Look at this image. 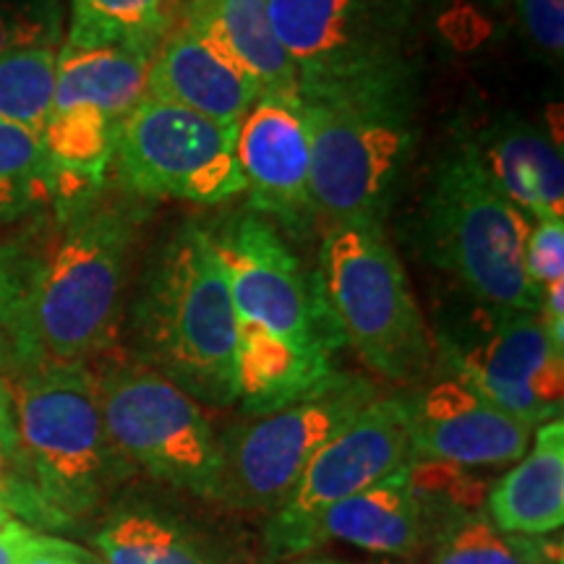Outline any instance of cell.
I'll return each mask as SVG.
<instances>
[{"label": "cell", "instance_id": "8fae6325", "mask_svg": "<svg viewBox=\"0 0 564 564\" xmlns=\"http://www.w3.org/2000/svg\"><path fill=\"white\" fill-rule=\"evenodd\" d=\"M236 139L238 123L144 97L118 131L112 183L141 202L223 204L243 194Z\"/></svg>", "mask_w": 564, "mask_h": 564}, {"label": "cell", "instance_id": "e0dca14e", "mask_svg": "<svg viewBox=\"0 0 564 564\" xmlns=\"http://www.w3.org/2000/svg\"><path fill=\"white\" fill-rule=\"evenodd\" d=\"M259 95L249 76L181 24L162 40L144 91L147 100L178 105L217 123H241Z\"/></svg>", "mask_w": 564, "mask_h": 564}, {"label": "cell", "instance_id": "6da1fadb", "mask_svg": "<svg viewBox=\"0 0 564 564\" xmlns=\"http://www.w3.org/2000/svg\"><path fill=\"white\" fill-rule=\"evenodd\" d=\"M150 202L108 183L0 238V335L13 369L89 366L116 348Z\"/></svg>", "mask_w": 564, "mask_h": 564}, {"label": "cell", "instance_id": "74e56055", "mask_svg": "<svg viewBox=\"0 0 564 564\" xmlns=\"http://www.w3.org/2000/svg\"><path fill=\"white\" fill-rule=\"evenodd\" d=\"M491 3H502V0H491Z\"/></svg>", "mask_w": 564, "mask_h": 564}, {"label": "cell", "instance_id": "ffe728a7", "mask_svg": "<svg viewBox=\"0 0 564 564\" xmlns=\"http://www.w3.org/2000/svg\"><path fill=\"white\" fill-rule=\"evenodd\" d=\"M484 512L499 531L549 535L564 525V421L535 429L533 447L489 486Z\"/></svg>", "mask_w": 564, "mask_h": 564}, {"label": "cell", "instance_id": "2e32d148", "mask_svg": "<svg viewBox=\"0 0 564 564\" xmlns=\"http://www.w3.org/2000/svg\"><path fill=\"white\" fill-rule=\"evenodd\" d=\"M408 413L413 460L460 468L507 465L520 460L533 440L531 423L505 413L457 377L408 398Z\"/></svg>", "mask_w": 564, "mask_h": 564}, {"label": "cell", "instance_id": "83f0119b", "mask_svg": "<svg viewBox=\"0 0 564 564\" xmlns=\"http://www.w3.org/2000/svg\"><path fill=\"white\" fill-rule=\"evenodd\" d=\"M514 6L535 51L560 58L564 51V0H514Z\"/></svg>", "mask_w": 564, "mask_h": 564}, {"label": "cell", "instance_id": "5bb4252c", "mask_svg": "<svg viewBox=\"0 0 564 564\" xmlns=\"http://www.w3.org/2000/svg\"><path fill=\"white\" fill-rule=\"evenodd\" d=\"M411 460L408 398H373L308 463L293 497L272 514L270 531L299 525L324 507L379 484Z\"/></svg>", "mask_w": 564, "mask_h": 564}, {"label": "cell", "instance_id": "d6a6232c", "mask_svg": "<svg viewBox=\"0 0 564 564\" xmlns=\"http://www.w3.org/2000/svg\"><path fill=\"white\" fill-rule=\"evenodd\" d=\"M17 460V426H13V405L9 382L0 373V465L11 470Z\"/></svg>", "mask_w": 564, "mask_h": 564}, {"label": "cell", "instance_id": "8992f818", "mask_svg": "<svg viewBox=\"0 0 564 564\" xmlns=\"http://www.w3.org/2000/svg\"><path fill=\"white\" fill-rule=\"evenodd\" d=\"M314 280L345 345L366 369L400 387L429 379L436 343L384 228H324Z\"/></svg>", "mask_w": 564, "mask_h": 564}, {"label": "cell", "instance_id": "3957f363", "mask_svg": "<svg viewBox=\"0 0 564 564\" xmlns=\"http://www.w3.org/2000/svg\"><path fill=\"white\" fill-rule=\"evenodd\" d=\"M6 382L17 426L3 491L9 512L68 528L137 474L108 440L89 366L13 369Z\"/></svg>", "mask_w": 564, "mask_h": 564}, {"label": "cell", "instance_id": "4316f807", "mask_svg": "<svg viewBox=\"0 0 564 564\" xmlns=\"http://www.w3.org/2000/svg\"><path fill=\"white\" fill-rule=\"evenodd\" d=\"M523 257L528 280L541 291L552 282L564 280V220H541L531 225Z\"/></svg>", "mask_w": 564, "mask_h": 564}, {"label": "cell", "instance_id": "9c48e42d", "mask_svg": "<svg viewBox=\"0 0 564 564\" xmlns=\"http://www.w3.org/2000/svg\"><path fill=\"white\" fill-rule=\"evenodd\" d=\"M415 0H267L301 97L413 84L408 37Z\"/></svg>", "mask_w": 564, "mask_h": 564}, {"label": "cell", "instance_id": "603a6c76", "mask_svg": "<svg viewBox=\"0 0 564 564\" xmlns=\"http://www.w3.org/2000/svg\"><path fill=\"white\" fill-rule=\"evenodd\" d=\"M53 194V165L42 133L0 123V228L37 215Z\"/></svg>", "mask_w": 564, "mask_h": 564}, {"label": "cell", "instance_id": "ba28073f", "mask_svg": "<svg viewBox=\"0 0 564 564\" xmlns=\"http://www.w3.org/2000/svg\"><path fill=\"white\" fill-rule=\"evenodd\" d=\"M89 369L102 426L118 455L154 481L204 499L215 497L220 436L192 394L116 348Z\"/></svg>", "mask_w": 564, "mask_h": 564}, {"label": "cell", "instance_id": "484cf974", "mask_svg": "<svg viewBox=\"0 0 564 564\" xmlns=\"http://www.w3.org/2000/svg\"><path fill=\"white\" fill-rule=\"evenodd\" d=\"M432 564H562V546L539 535L505 533L489 514L476 512L434 546Z\"/></svg>", "mask_w": 564, "mask_h": 564}, {"label": "cell", "instance_id": "30bf717a", "mask_svg": "<svg viewBox=\"0 0 564 564\" xmlns=\"http://www.w3.org/2000/svg\"><path fill=\"white\" fill-rule=\"evenodd\" d=\"M373 398L377 387L361 373L335 371L293 403L232 426L220 440L223 463L212 502L274 514L293 497L316 453Z\"/></svg>", "mask_w": 564, "mask_h": 564}, {"label": "cell", "instance_id": "44dd1931", "mask_svg": "<svg viewBox=\"0 0 564 564\" xmlns=\"http://www.w3.org/2000/svg\"><path fill=\"white\" fill-rule=\"evenodd\" d=\"M154 55L131 47H79L63 45L55 68L53 110L70 105H91L121 126L144 100L147 74Z\"/></svg>", "mask_w": 564, "mask_h": 564}, {"label": "cell", "instance_id": "d6986e66", "mask_svg": "<svg viewBox=\"0 0 564 564\" xmlns=\"http://www.w3.org/2000/svg\"><path fill=\"white\" fill-rule=\"evenodd\" d=\"M178 24L249 76L259 91L299 89L293 63L272 32L267 0H186Z\"/></svg>", "mask_w": 564, "mask_h": 564}, {"label": "cell", "instance_id": "836d02e7", "mask_svg": "<svg viewBox=\"0 0 564 564\" xmlns=\"http://www.w3.org/2000/svg\"><path fill=\"white\" fill-rule=\"evenodd\" d=\"M13 371V361H11V350H9V345H6V340H3V335H0V373H3V377H9V373Z\"/></svg>", "mask_w": 564, "mask_h": 564}, {"label": "cell", "instance_id": "5b68a950", "mask_svg": "<svg viewBox=\"0 0 564 564\" xmlns=\"http://www.w3.org/2000/svg\"><path fill=\"white\" fill-rule=\"evenodd\" d=\"M301 100L316 223L384 228L415 147L413 84Z\"/></svg>", "mask_w": 564, "mask_h": 564}, {"label": "cell", "instance_id": "ac0fdd59", "mask_svg": "<svg viewBox=\"0 0 564 564\" xmlns=\"http://www.w3.org/2000/svg\"><path fill=\"white\" fill-rule=\"evenodd\" d=\"M470 144L491 186L528 220H564L560 141L520 118H505L470 139Z\"/></svg>", "mask_w": 564, "mask_h": 564}, {"label": "cell", "instance_id": "277c9868", "mask_svg": "<svg viewBox=\"0 0 564 564\" xmlns=\"http://www.w3.org/2000/svg\"><path fill=\"white\" fill-rule=\"evenodd\" d=\"M131 356L199 405L238 403V329L209 228H175L147 264L131 306Z\"/></svg>", "mask_w": 564, "mask_h": 564}, {"label": "cell", "instance_id": "e575fe53", "mask_svg": "<svg viewBox=\"0 0 564 564\" xmlns=\"http://www.w3.org/2000/svg\"><path fill=\"white\" fill-rule=\"evenodd\" d=\"M6 478H9V468L0 465V502H3V491H6Z\"/></svg>", "mask_w": 564, "mask_h": 564}, {"label": "cell", "instance_id": "4fadbf2b", "mask_svg": "<svg viewBox=\"0 0 564 564\" xmlns=\"http://www.w3.org/2000/svg\"><path fill=\"white\" fill-rule=\"evenodd\" d=\"M236 160L249 209L295 236L316 223L312 207V144L299 89L262 91L238 123Z\"/></svg>", "mask_w": 564, "mask_h": 564}, {"label": "cell", "instance_id": "cb8c5ba5", "mask_svg": "<svg viewBox=\"0 0 564 564\" xmlns=\"http://www.w3.org/2000/svg\"><path fill=\"white\" fill-rule=\"evenodd\" d=\"M95 544L105 564H212L192 535L152 512L118 514Z\"/></svg>", "mask_w": 564, "mask_h": 564}, {"label": "cell", "instance_id": "d4e9b609", "mask_svg": "<svg viewBox=\"0 0 564 564\" xmlns=\"http://www.w3.org/2000/svg\"><path fill=\"white\" fill-rule=\"evenodd\" d=\"M58 51L47 42L17 47L0 58V123L42 133L53 112Z\"/></svg>", "mask_w": 564, "mask_h": 564}, {"label": "cell", "instance_id": "9a60e30c", "mask_svg": "<svg viewBox=\"0 0 564 564\" xmlns=\"http://www.w3.org/2000/svg\"><path fill=\"white\" fill-rule=\"evenodd\" d=\"M442 539L444 533L415 497L408 465L369 489L324 507L299 525L270 531V546L282 556L303 554L327 541L377 554L419 556L434 552Z\"/></svg>", "mask_w": 564, "mask_h": 564}, {"label": "cell", "instance_id": "f546056e", "mask_svg": "<svg viewBox=\"0 0 564 564\" xmlns=\"http://www.w3.org/2000/svg\"><path fill=\"white\" fill-rule=\"evenodd\" d=\"M42 34L30 21H24L17 13L0 9V58L6 53L17 51V47H26V45H40Z\"/></svg>", "mask_w": 564, "mask_h": 564}, {"label": "cell", "instance_id": "7a4b0ae2", "mask_svg": "<svg viewBox=\"0 0 564 564\" xmlns=\"http://www.w3.org/2000/svg\"><path fill=\"white\" fill-rule=\"evenodd\" d=\"M209 232L236 312L238 403L249 415L272 413L335 373L345 340L314 272L303 270L272 220L238 212Z\"/></svg>", "mask_w": 564, "mask_h": 564}, {"label": "cell", "instance_id": "1f68e13d", "mask_svg": "<svg viewBox=\"0 0 564 564\" xmlns=\"http://www.w3.org/2000/svg\"><path fill=\"white\" fill-rule=\"evenodd\" d=\"M21 564H87V554L79 552L74 544H66V541L42 535L40 544L24 556Z\"/></svg>", "mask_w": 564, "mask_h": 564}, {"label": "cell", "instance_id": "7402d4cb", "mask_svg": "<svg viewBox=\"0 0 564 564\" xmlns=\"http://www.w3.org/2000/svg\"><path fill=\"white\" fill-rule=\"evenodd\" d=\"M181 0H74L68 47H131L158 55L181 21Z\"/></svg>", "mask_w": 564, "mask_h": 564}, {"label": "cell", "instance_id": "f1b7e54d", "mask_svg": "<svg viewBox=\"0 0 564 564\" xmlns=\"http://www.w3.org/2000/svg\"><path fill=\"white\" fill-rule=\"evenodd\" d=\"M42 535L19 520H6L0 525V564H21L24 556L40 544Z\"/></svg>", "mask_w": 564, "mask_h": 564}, {"label": "cell", "instance_id": "d590c367", "mask_svg": "<svg viewBox=\"0 0 564 564\" xmlns=\"http://www.w3.org/2000/svg\"><path fill=\"white\" fill-rule=\"evenodd\" d=\"M291 564H343V562H335V560H299V562H291Z\"/></svg>", "mask_w": 564, "mask_h": 564}, {"label": "cell", "instance_id": "52a82bcc", "mask_svg": "<svg viewBox=\"0 0 564 564\" xmlns=\"http://www.w3.org/2000/svg\"><path fill=\"white\" fill-rule=\"evenodd\" d=\"M421 228L429 259L455 274L481 306L541 312L544 291L528 280L523 257L531 220L491 186L470 139L436 162Z\"/></svg>", "mask_w": 564, "mask_h": 564}, {"label": "cell", "instance_id": "8d00e7d4", "mask_svg": "<svg viewBox=\"0 0 564 564\" xmlns=\"http://www.w3.org/2000/svg\"><path fill=\"white\" fill-rule=\"evenodd\" d=\"M9 518H11L9 507H6L3 502H0V525H3V523H6V520H9Z\"/></svg>", "mask_w": 564, "mask_h": 564}, {"label": "cell", "instance_id": "7c38bea8", "mask_svg": "<svg viewBox=\"0 0 564 564\" xmlns=\"http://www.w3.org/2000/svg\"><path fill=\"white\" fill-rule=\"evenodd\" d=\"M449 377L514 419L541 423L562 419L564 350L546 335L539 314L481 306L470 333L442 340Z\"/></svg>", "mask_w": 564, "mask_h": 564}, {"label": "cell", "instance_id": "4dcf8cb0", "mask_svg": "<svg viewBox=\"0 0 564 564\" xmlns=\"http://www.w3.org/2000/svg\"><path fill=\"white\" fill-rule=\"evenodd\" d=\"M539 316L552 343L564 350V280L544 288V301H541Z\"/></svg>", "mask_w": 564, "mask_h": 564}]
</instances>
